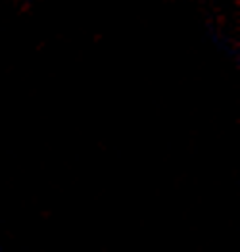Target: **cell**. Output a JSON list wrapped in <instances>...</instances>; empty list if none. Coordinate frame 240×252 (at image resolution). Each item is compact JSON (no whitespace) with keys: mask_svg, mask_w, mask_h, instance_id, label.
<instances>
[]
</instances>
